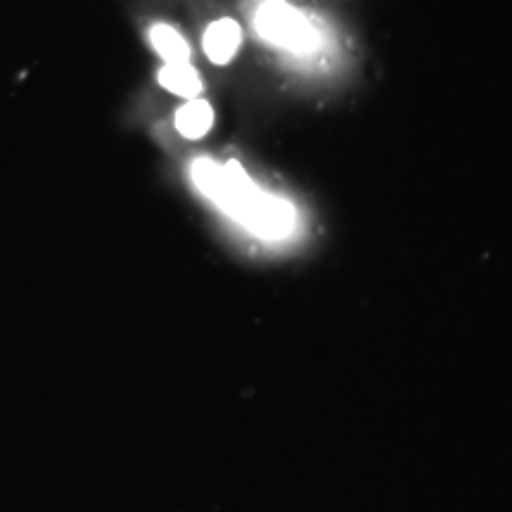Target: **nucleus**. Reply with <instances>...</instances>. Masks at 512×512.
I'll return each mask as SVG.
<instances>
[{"label":"nucleus","instance_id":"1","mask_svg":"<svg viewBox=\"0 0 512 512\" xmlns=\"http://www.w3.org/2000/svg\"><path fill=\"white\" fill-rule=\"evenodd\" d=\"M190 176L207 200L249 233L264 240H283L292 233L297 221L292 204L261 190L235 159L219 164L209 157H197L190 164Z\"/></svg>","mask_w":512,"mask_h":512},{"label":"nucleus","instance_id":"2","mask_svg":"<svg viewBox=\"0 0 512 512\" xmlns=\"http://www.w3.org/2000/svg\"><path fill=\"white\" fill-rule=\"evenodd\" d=\"M256 34L275 48L294 55H309L318 48L320 34L311 17L285 0H266L254 17Z\"/></svg>","mask_w":512,"mask_h":512},{"label":"nucleus","instance_id":"4","mask_svg":"<svg viewBox=\"0 0 512 512\" xmlns=\"http://www.w3.org/2000/svg\"><path fill=\"white\" fill-rule=\"evenodd\" d=\"M214 121V107L204 98L185 100L174 114L176 133L185 140H202L204 136H209V131L214 128Z\"/></svg>","mask_w":512,"mask_h":512},{"label":"nucleus","instance_id":"6","mask_svg":"<svg viewBox=\"0 0 512 512\" xmlns=\"http://www.w3.org/2000/svg\"><path fill=\"white\" fill-rule=\"evenodd\" d=\"M157 83L166 93L181 100L202 98L204 81L192 64H162L157 72Z\"/></svg>","mask_w":512,"mask_h":512},{"label":"nucleus","instance_id":"5","mask_svg":"<svg viewBox=\"0 0 512 512\" xmlns=\"http://www.w3.org/2000/svg\"><path fill=\"white\" fill-rule=\"evenodd\" d=\"M147 41H150L152 50H155L164 64H190L192 60L188 38L176 27H171V24H152L150 31H147Z\"/></svg>","mask_w":512,"mask_h":512},{"label":"nucleus","instance_id":"3","mask_svg":"<svg viewBox=\"0 0 512 512\" xmlns=\"http://www.w3.org/2000/svg\"><path fill=\"white\" fill-rule=\"evenodd\" d=\"M242 46V27L235 19L221 17L204 29L202 50L216 67H226L238 57Z\"/></svg>","mask_w":512,"mask_h":512}]
</instances>
